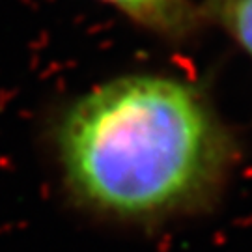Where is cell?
Masks as SVG:
<instances>
[{"mask_svg":"<svg viewBox=\"0 0 252 252\" xmlns=\"http://www.w3.org/2000/svg\"><path fill=\"white\" fill-rule=\"evenodd\" d=\"M58 153L69 189L120 219L187 211L219 187L228 136L190 84L127 75L84 94L63 114Z\"/></svg>","mask_w":252,"mask_h":252,"instance_id":"cell-1","label":"cell"},{"mask_svg":"<svg viewBox=\"0 0 252 252\" xmlns=\"http://www.w3.org/2000/svg\"><path fill=\"white\" fill-rule=\"evenodd\" d=\"M142 27L162 36H183L192 27L187 0H103Z\"/></svg>","mask_w":252,"mask_h":252,"instance_id":"cell-2","label":"cell"},{"mask_svg":"<svg viewBox=\"0 0 252 252\" xmlns=\"http://www.w3.org/2000/svg\"><path fill=\"white\" fill-rule=\"evenodd\" d=\"M222 23L252 58V0H226L222 6Z\"/></svg>","mask_w":252,"mask_h":252,"instance_id":"cell-3","label":"cell"}]
</instances>
